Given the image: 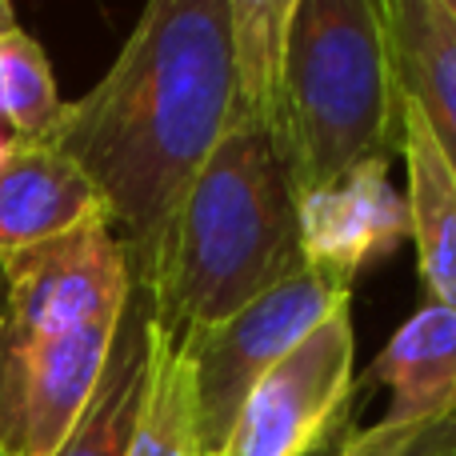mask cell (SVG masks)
Returning a JSON list of instances; mask_svg holds the SVG:
<instances>
[{
	"label": "cell",
	"mask_w": 456,
	"mask_h": 456,
	"mask_svg": "<svg viewBox=\"0 0 456 456\" xmlns=\"http://www.w3.org/2000/svg\"><path fill=\"white\" fill-rule=\"evenodd\" d=\"M300 256L324 281L353 289L356 273L412 240L409 197L388 176V157L364 160L297 200Z\"/></svg>",
	"instance_id": "8"
},
{
	"label": "cell",
	"mask_w": 456,
	"mask_h": 456,
	"mask_svg": "<svg viewBox=\"0 0 456 456\" xmlns=\"http://www.w3.org/2000/svg\"><path fill=\"white\" fill-rule=\"evenodd\" d=\"M396 144L404 160V197L425 300L456 308V173L409 96L396 104Z\"/></svg>",
	"instance_id": "12"
},
{
	"label": "cell",
	"mask_w": 456,
	"mask_h": 456,
	"mask_svg": "<svg viewBox=\"0 0 456 456\" xmlns=\"http://www.w3.org/2000/svg\"><path fill=\"white\" fill-rule=\"evenodd\" d=\"M449 456H456V449H452V452H449Z\"/></svg>",
	"instance_id": "21"
},
{
	"label": "cell",
	"mask_w": 456,
	"mask_h": 456,
	"mask_svg": "<svg viewBox=\"0 0 456 456\" xmlns=\"http://www.w3.org/2000/svg\"><path fill=\"white\" fill-rule=\"evenodd\" d=\"M93 216L109 213L69 157L48 144H16L0 157V256L64 236Z\"/></svg>",
	"instance_id": "10"
},
{
	"label": "cell",
	"mask_w": 456,
	"mask_h": 456,
	"mask_svg": "<svg viewBox=\"0 0 456 456\" xmlns=\"http://www.w3.org/2000/svg\"><path fill=\"white\" fill-rule=\"evenodd\" d=\"M292 0H228V40H232V88L236 112L268 125L281 80L284 37Z\"/></svg>",
	"instance_id": "16"
},
{
	"label": "cell",
	"mask_w": 456,
	"mask_h": 456,
	"mask_svg": "<svg viewBox=\"0 0 456 456\" xmlns=\"http://www.w3.org/2000/svg\"><path fill=\"white\" fill-rule=\"evenodd\" d=\"M64 96L56 88L48 53L8 4H0V125L20 144H48Z\"/></svg>",
	"instance_id": "15"
},
{
	"label": "cell",
	"mask_w": 456,
	"mask_h": 456,
	"mask_svg": "<svg viewBox=\"0 0 456 456\" xmlns=\"http://www.w3.org/2000/svg\"><path fill=\"white\" fill-rule=\"evenodd\" d=\"M425 428H433V425H425ZM425 428L377 420V425L361 428V433H348L345 441L337 444V456H409V449L420 441Z\"/></svg>",
	"instance_id": "17"
},
{
	"label": "cell",
	"mask_w": 456,
	"mask_h": 456,
	"mask_svg": "<svg viewBox=\"0 0 456 456\" xmlns=\"http://www.w3.org/2000/svg\"><path fill=\"white\" fill-rule=\"evenodd\" d=\"M396 93L420 109L436 149L456 173V20L444 0H385Z\"/></svg>",
	"instance_id": "9"
},
{
	"label": "cell",
	"mask_w": 456,
	"mask_h": 456,
	"mask_svg": "<svg viewBox=\"0 0 456 456\" xmlns=\"http://www.w3.org/2000/svg\"><path fill=\"white\" fill-rule=\"evenodd\" d=\"M144 292L133 289L120 321L117 345H112L109 369L104 380L96 388L88 412L80 417L77 433L69 436V444L61 449V456H125L128 452V433L136 420V404H141V388H144Z\"/></svg>",
	"instance_id": "14"
},
{
	"label": "cell",
	"mask_w": 456,
	"mask_h": 456,
	"mask_svg": "<svg viewBox=\"0 0 456 456\" xmlns=\"http://www.w3.org/2000/svg\"><path fill=\"white\" fill-rule=\"evenodd\" d=\"M444 4H449V12H452V20H456V0H444Z\"/></svg>",
	"instance_id": "19"
},
{
	"label": "cell",
	"mask_w": 456,
	"mask_h": 456,
	"mask_svg": "<svg viewBox=\"0 0 456 456\" xmlns=\"http://www.w3.org/2000/svg\"><path fill=\"white\" fill-rule=\"evenodd\" d=\"M345 305H353V289H340L313 268H300L297 276L268 289L265 297L244 305L228 321L184 332L192 369H197V412L205 456H216L224 449L228 428H232L244 396L256 388V380Z\"/></svg>",
	"instance_id": "4"
},
{
	"label": "cell",
	"mask_w": 456,
	"mask_h": 456,
	"mask_svg": "<svg viewBox=\"0 0 456 456\" xmlns=\"http://www.w3.org/2000/svg\"><path fill=\"white\" fill-rule=\"evenodd\" d=\"M0 308H4V281H0Z\"/></svg>",
	"instance_id": "20"
},
{
	"label": "cell",
	"mask_w": 456,
	"mask_h": 456,
	"mask_svg": "<svg viewBox=\"0 0 456 456\" xmlns=\"http://www.w3.org/2000/svg\"><path fill=\"white\" fill-rule=\"evenodd\" d=\"M0 316L28 332L117 329L133 297V265L109 216L0 256Z\"/></svg>",
	"instance_id": "7"
},
{
	"label": "cell",
	"mask_w": 456,
	"mask_h": 456,
	"mask_svg": "<svg viewBox=\"0 0 456 456\" xmlns=\"http://www.w3.org/2000/svg\"><path fill=\"white\" fill-rule=\"evenodd\" d=\"M353 305L321 321L256 380L216 456H316L353 404Z\"/></svg>",
	"instance_id": "5"
},
{
	"label": "cell",
	"mask_w": 456,
	"mask_h": 456,
	"mask_svg": "<svg viewBox=\"0 0 456 456\" xmlns=\"http://www.w3.org/2000/svg\"><path fill=\"white\" fill-rule=\"evenodd\" d=\"M369 380L393 396L388 425L425 428L456 417V308L425 300L377 353Z\"/></svg>",
	"instance_id": "11"
},
{
	"label": "cell",
	"mask_w": 456,
	"mask_h": 456,
	"mask_svg": "<svg viewBox=\"0 0 456 456\" xmlns=\"http://www.w3.org/2000/svg\"><path fill=\"white\" fill-rule=\"evenodd\" d=\"M396 77L380 4L292 0L268 133L297 200L396 149Z\"/></svg>",
	"instance_id": "3"
},
{
	"label": "cell",
	"mask_w": 456,
	"mask_h": 456,
	"mask_svg": "<svg viewBox=\"0 0 456 456\" xmlns=\"http://www.w3.org/2000/svg\"><path fill=\"white\" fill-rule=\"evenodd\" d=\"M300 268L297 192L273 133L232 117L133 289L157 324L192 332L228 321Z\"/></svg>",
	"instance_id": "2"
},
{
	"label": "cell",
	"mask_w": 456,
	"mask_h": 456,
	"mask_svg": "<svg viewBox=\"0 0 456 456\" xmlns=\"http://www.w3.org/2000/svg\"><path fill=\"white\" fill-rule=\"evenodd\" d=\"M232 112L228 0H152L109 72L85 96L64 101L48 149L96 189L133 281L149 268Z\"/></svg>",
	"instance_id": "1"
},
{
	"label": "cell",
	"mask_w": 456,
	"mask_h": 456,
	"mask_svg": "<svg viewBox=\"0 0 456 456\" xmlns=\"http://www.w3.org/2000/svg\"><path fill=\"white\" fill-rule=\"evenodd\" d=\"M125 456H205L189 340L157 324L152 313L144 316V388Z\"/></svg>",
	"instance_id": "13"
},
{
	"label": "cell",
	"mask_w": 456,
	"mask_h": 456,
	"mask_svg": "<svg viewBox=\"0 0 456 456\" xmlns=\"http://www.w3.org/2000/svg\"><path fill=\"white\" fill-rule=\"evenodd\" d=\"M16 144H20V141H16V136H12V128H8V125H0V157H8V152H12Z\"/></svg>",
	"instance_id": "18"
},
{
	"label": "cell",
	"mask_w": 456,
	"mask_h": 456,
	"mask_svg": "<svg viewBox=\"0 0 456 456\" xmlns=\"http://www.w3.org/2000/svg\"><path fill=\"white\" fill-rule=\"evenodd\" d=\"M117 329L28 332L0 316V456H61L109 369Z\"/></svg>",
	"instance_id": "6"
}]
</instances>
